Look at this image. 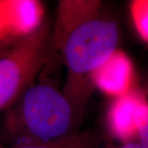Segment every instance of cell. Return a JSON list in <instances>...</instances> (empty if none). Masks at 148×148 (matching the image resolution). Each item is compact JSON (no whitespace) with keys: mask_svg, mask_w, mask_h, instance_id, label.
Returning <instances> with one entry per match:
<instances>
[{"mask_svg":"<svg viewBox=\"0 0 148 148\" xmlns=\"http://www.w3.org/2000/svg\"><path fill=\"white\" fill-rule=\"evenodd\" d=\"M53 52L52 30L44 21L35 32L14 39L0 53V110L12 106L33 84Z\"/></svg>","mask_w":148,"mask_h":148,"instance_id":"obj_3","label":"cell"},{"mask_svg":"<svg viewBox=\"0 0 148 148\" xmlns=\"http://www.w3.org/2000/svg\"><path fill=\"white\" fill-rule=\"evenodd\" d=\"M111 148H142V147H141V145L139 144L138 141L135 140V141H131V142H128V143H123L120 147Z\"/></svg>","mask_w":148,"mask_h":148,"instance_id":"obj_10","label":"cell"},{"mask_svg":"<svg viewBox=\"0 0 148 148\" xmlns=\"http://www.w3.org/2000/svg\"><path fill=\"white\" fill-rule=\"evenodd\" d=\"M12 106L7 120L12 145L47 143L78 132L82 109L52 85L33 83Z\"/></svg>","mask_w":148,"mask_h":148,"instance_id":"obj_1","label":"cell"},{"mask_svg":"<svg viewBox=\"0 0 148 148\" xmlns=\"http://www.w3.org/2000/svg\"><path fill=\"white\" fill-rule=\"evenodd\" d=\"M146 101L136 91L115 98L108 112V124L112 134L123 143L135 141L138 134V114Z\"/></svg>","mask_w":148,"mask_h":148,"instance_id":"obj_5","label":"cell"},{"mask_svg":"<svg viewBox=\"0 0 148 148\" xmlns=\"http://www.w3.org/2000/svg\"><path fill=\"white\" fill-rule=\"evenodd\" d=\"M133 68L130 58L117 49L90 76V81L101 91L115 98L131 91Z\"/></svg>","mask_w":148,"mask_h":148,"instance_id":"obj_4","label":"cell"},{"mask_svg":"<svg viewBox=\"0 0 148 148\" xmlns=\"http://www.w3.org/2000/svg\"><path fill=\"white\" fill-rule=\"evenodd\" d=\"M119 38L116 21L101 12L75 27L58 46L69 74L64 93L77 106L83 108L91 74L118 49Z\"/></svg>","mask_w":148,"mask_h":148,"instance_id":"obj_2","label":"cell"},{"mask_svg":"<svg viewBox=\"0 0 148 148\" xmlns=\"http://www.w3.org/2000/svg\"><path fill=\"white\" fill-rule=\"evenodd\" d=\"M8 47V44L4 41H3V43L0 42V53H2L3 51H4L6 49L5 48Z\"/></svg>","mask_w":148,"mask_h":148,"instance_id":"obj_11","label":"cell"},{"mask_svg":"<svg viewBox=\"0 0 148 148\" xmlns=\"http://www.w3.org/2000/svg\"><path fill=\"white\" fill-rule=\"evenodd\" d=\"M0 148H98L95 137L87 132H77L55 141L40 143H20Z\"/></svg>","mask_w":148,"mask_h":148,"instance_id":"obj_7","label":"cell"},{"mask_svg":"<svg viewBox=\"0 0 148 148\" xmlns=\"http://www.w3.org/2000/svg\"><path fill=\"white\" fill-rule=\"evenodd\" d=\"M101 12V2L93 0L59 1L56 21L52 30V43L56 51L69 32L82 22Z\"/></svg>","mask_w":148,"mask_h":148,"instance_id":"obj_6","label":"cell"},{"mask_svg":"<svg viewBox=\"0 0 148 148\" xmlns=\"http://www.w3.org/2000/svg\"><path fill=\"white\" fill-rule=\"evenodd\" d=\"M134 27L139 36L148 43V0H135L130 4Z\"/></svg>","mask_w":148,"mask_h":148,"instance_id":"obj_8","label":"cell"},{"mask_svg":"<svg viewBox=\"0 0 148 148\" xmlns=\"http://www.w3.org/2000/svg\"><path fill=\"white\" fill-rule=\"evenodd\" d=\"M137 141L142 148H148V124L138 132Z\"/></svg>","mask_w":148,"mask_h":148,"instance_id":"obj_9","label":"cell"}]
</instances>
